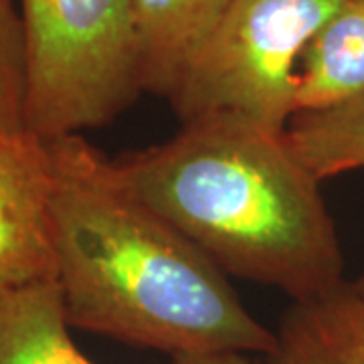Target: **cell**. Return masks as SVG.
I'll return each instance as SVG.
<instances>
[{
	"label": "cell",
	"mask_w": 364,
	"mask_h": 364,
	"mask_svg": "<svg viewBox=\"0 0 364 364\" xmlns=\"http://www.w3.org/2000/svg\"><path fill=\"white\" fill-rule=\"evenodd\" d=\"M45 142L55 282L69 324L170 356L275 354L277 336L249 314L229 275L132 195L112 158L83 134Z\"/></svg>",
	"instance_id": "6da1fadb"
},
{
	"label": "cell",
	"mask_w": 364,
	"mask_h": 364,
	"mask_svg": "<svg viewBox=\"0 0 364 364\" xmlns=\"http://www.w3.org/2000/svg\"><path fill=\"white\" fill-rule=\"evenodd\" d=\"M176 136L112 158L117 181L191 239L225 275L291 301L344 284V257L322 182L286 132L235 116L181 124Z\"/></svg>",
	"instance_id": "7a4b0ae2"
},
{
	"label": "cell",
	"mask_w": 364,
	"mask_h": 364,
	"mask_svg": "<svg viewBox=\"0 0 364 364\" xmlns=\"http://www.w3.org/2000/svg\"><path fill=\"white\" fill-rule=\"evenodd\" d=\"M18 11L35 136L104 128L142 93L132 0H18Z\"/></svg>",
	"instance_id": "3957f363"
},
{
	"label": "cell",
	"mask_w": 364,
	"mask_h": 364,
	"mask_svg": "<svg viewBox=\"0 0 364 364\" xmlns=\"http://www.w3.org/2000/svg\"><path fill=\"white\" fill-rule=\"evenodd\" d=\"M344 0H231L170 95L181 124L235 116L284 134L299 59Z\"/></svg>",
	"instance_id": "277c9868"
},
{
	"label": "cell",
	"mask_w": 364,
	"mask_h": 364,
	"mask_svg": "<svg viewBox=\"0 0 364 364\" xmlns=\"http://www.w3.org/2000/svg\"><path fill=\"white\" fill-rule=\"evenodd\" d=\"M47 142L0 122V296L55 279Z\"/></svg>",
	"instance_id": "5b68a950"
},
{
	"label": "cell",
	"mask_w": 364,
	"mask_h": 364,
	"mask_svg": "<svg viewBox=\"0 0 364 364\" xmlns=\"http://www.w3.org/2000/svg\"><path fill=\"white\" fill-rule=\"evenodd\" d=\"M231 0H132L142 91L170 100Z\"/></svg>",
	"instance_id": "8992f818"
},
{
	"label": "cell",
	"mask_w": 364,
	"mask_h": 364,
	"mask_svg": "<svg viewBox=\"0 0 364 364\" xmlns=\"http://www.w3.org/2000/svg\"><path fill=\"white\" fill-rule=\"evenodd\" d=\"M277 336L275 364H364V304L352 284L291 301Z\"/></svg>",
	"instance_id": "52a82bcc"
},
{
	"label": "cell",
	"mask_w": 364,
	"mask_h": 364,
	"mask_svg": "<svg viewBox=\"0 0 364 364\" xmlns=\"http://www.w3.org/2000/svg\"><path fill=\"white\" fill-rule=\"evenodd\" d=\"M364 93V0H344L299 59L296 114L322 112Z\"/></svg>",
	"instance_id": "ba28073f"
},
{
	"label": "cell",
	"mask_w": 364,
	"mask_h": 364,
	"mask_svg": "<svg viewBox=\"0 0 364 364\" xmlns=\"http://www.w3.org/2000/svg\"><path fill=\"white\" fill-rule=\"evenodd\" d=\"M55 279L0 296V364H93L69 334Z\"/></svg>",
	"instance_id": "9c48e42d"
},
{
	"label": "cell",
	"mask_w": 364,
	"mask_h": 364,
	"mask_svg": "<svg viewBox=\"0 0 364 364\" xmlns=\"http://www.w3.org/2000/svg\"><path fill=\"white\" fill-rule=\"evenodd\" d=\"M286 138L320 182L364 168V93L336 107L296 114Z\"/></svg>",
	"instance_id": "30bf717a"
},
{
	"label": "cell",
	"mask_w": 364,
	"mask_h": 364,
	"mask_svg": "<svg viewBox=\"0 0 364 364\" xmlns=\"http://www.w3.org/2000/svg\"><path fill=\"white\" fill-rule=\"evenodd\" d=\"M25 107L26 49L18 0H0V122L28 130Z\"/></svg>",
	"instance_id": "8fae6325"
},
{
	"label": "cell",
	"mask_w": 364,
	"mask_h": 364,
	"mask_svg": "<svg viewBox=\"0 0 364 364\" xmlns=\"http://www.w3.org/2000/svg\"><path fill=\"white\" fill-rule=\"evenodd\" d=\"M170 364H259L243 352H207V354H178Z\"/></svg>",
	"instance_id": "7c38bea8"
},
{
	"label": "cell",
	"mask_w": 364,
	"mask_h": 364,
	"mask_svg": "<svg viewBox=\"0 0 364 364\" xmlns=\"http://www.w3.org/2000/svg\"><path fill=\"white\" fill-rule=\"evenodd\" d=\"M352 287H354V291L358 294V298H360V301L364 304V275L358 279V282H354L352 284Z\"/></svg>",
	"instance_id": "4fadbf2b"
}]
</instances>
